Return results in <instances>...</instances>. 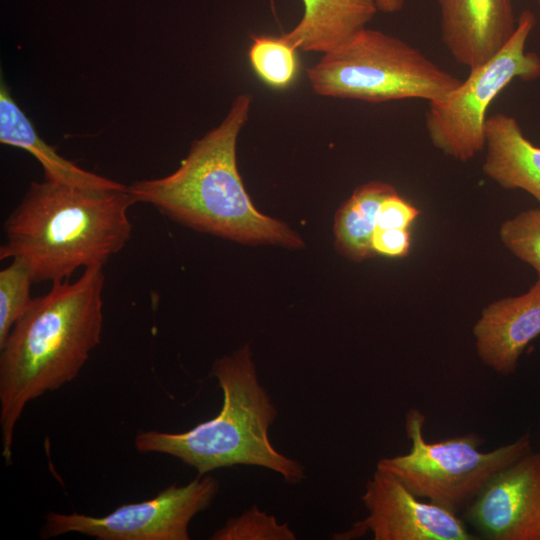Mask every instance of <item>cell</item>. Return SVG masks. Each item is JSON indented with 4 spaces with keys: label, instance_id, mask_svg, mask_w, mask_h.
<instances>
[{
    "label": "cell",
    "instance_id": "obj_19",
    "mask_svg": "<svg viewBox=\"0 0 540 540\" xmlns=\"http://www.w3.org/2000/svg\"><path fill=\"white\" fill-rule=\"evenodd\" d=\"M210 539L213 540H294L296 535L287 523L254 505L237 517L230 518Z\"/></svg>",
    "mask_w": 540,
    "mask_h": 540
},
{
    "label": "cell",
    "instance_id": "obj_12",
    "mask_svg": "<svg viewBox=\"0 0 540 540\" xmlns=\"http://www.w3.org/2000/svg\"><path fill=\"white\" fill-rule=\"evenodd\" d=\"M473 335L483 364L502 376L513 374L526 347L540 335V278L526 293L486 306Z\"/></svg>",
    "mask_w": 540,
    "mask_h": 540
},
{
    "label": "cell",
    "instance_id": "obj_5",
    "mask_svg": "<svg viewBox=\"0 0 540 540\" xmlns=\"http://www.w3.org/2000/svg\"><path fill=\"white\" fill-rule=\"evenodd\" d=\"M307 77L318 95L369 103L431 102L461 82L404 40L368 27L323 54Z\"/></svg>",
    "mask_w": 540,
    "mask_h": 540
},
{
    "label": "cell",
    "instance_id": "obj_4",
    "mask_svg": "<svg viewBox=\"0 0 540 540\" xmlns=\"http://www.w3.org/2000/svg\"><path fill=\"white\" fill-rule=\"evenodd\" d=\"M223 391L220 412L184 432H140L135 447L141 453H162L195 468L198 476L234 465L259 466L280 474L288 483L305 478L298 461L272 445L269 428L277 410L260 384L248 345L217 359L211 369Z\"/></svg>",
    "mask_w": 540,
    "mask_h": 540
},
{
    "label": "cell",
    "instance_id": "obj_11",
    "mask_svg": "<svg viewBox=\"0 0 540 540\" xmlns=\"http://www.w3.org/2000/svg\"><path fill=\"white\" fill-rule=\"evenodd\" d=\"M441 40L454 61L473 69L495 56L513 35L512 0H437Z\"/></svg>",
    "mask_w": 540,
    "mask_h": 540
},
{
    "label": "cell",
    "instance_id": "obj_17",
    "mask_svg": "<svg viewBox=\"0 0 540 540\" xmlns=\"http://www.w3.org/2000/svg\"><path fill=\"white\" fill-rule=\"evenodd\" d=\"M298 49L282 34L254 35L248 50L250 65L257 77L274 89L291 86L299 72Z\"/></svg>",
    "mask_w": 540,
    "mask_h": 540
},
{
    "label": "cell",
    "instance_id": "obj_6",
    "mask_svg": "<svg viewBox=\"0 0 540 540\" xmlns=\"http://www.w3.org/2000/svg\"><path fill=\"white\" fill-rule=\"evenodd\" d=\"M424 414L410 409L405 416L408 453L385 457L377 469L398 478L415 496L452 513L465 509L500 470L532 451L529 434L488 452L478 447L475 433L427 442Z\"/></svg>",
    "mask_w": 540,
    "mask_h": 540
},
{
    "label": "cell",
    "instance_id": "obj_14",
    "mask_svg": "<svg viewBox=\"0 0 540 540\" xmlns=\"http://www.w3.org/2000/svg\"><path fill=\"white\" fill-rule=\"evenodd\" d=\"M0 142L31 153L42 165L45 180L96 192L128 189V186L86 171L60 156L38 135L3 81L0 86Z\"/></svg>",
    "mask_w": 540,
    "mask_h": 540
},
{
    "label": "cell",
    "instance_id": "obj_7",
    "mask_svg": "<svg viewBox=\"0 0 540 540\" xmlns=\"http://www.w3.org/2000/svg\"><path fill=\"white\" fill-rule=\"evenodd\" d=\"M536 24L530 10H523L505 46L445 97L428 102L425 128L432 145L443 154L467 162L485 149L488 110L497 96L516 78L540 77V57L526 51Z\"/></svg>",
    "mask_w": 540,
    "mask_h": 540
},
{
    "label": "cell",
    "instance_id": "obj_20",
    "mask_svg": "<svg viewBox=\"0 0 540 540\" xmlns=\"http://www.w3.org/2000/svg\"><path fill=\"white\" fill-rule=\"evenodd\" d=\"M499 235L504 246L529 264L540 278V207L522 211L504 221Z\"/></svg>",
    "mask_w": 540,
    "mask_h": 540
},
{
    "label": "cell",
    "instance_id": "obj_18",
    "mask_svg": "<svg viewBox=\"0 0 540 540\" xmlns=\"http://www.w3.org/2000/svg\"><path fill=\"white\" fill-rule=\"evenodd\" d=\"M34 283L28 268L19 260L0 271V346L5 342L12 327L25 313L33 298L30 295Z\"/></svg>",
    "mask_w": 540,
    "mask_h": 540
},
{
    "label": "cell",
    "instance_id": "obj_15",
    "mask_svg": "<svg viewBox=\"0 0 540 540\" xmlns=\"http://www.w3.org/2000/svg\"><path fill=\"white\" fill-rule=\"evenodd\" d=\"M304 13L285 36L304 52L328 53L353 38L378 12L375 0H302Z\"/></svg>",
    "mask_w": 540,
    "mask_h": 540
},
{
    "label": "cell",
    "instance_id": "obj_8",
    "mask_svg": "<svg viewBox=\"0 0 540 540\" xmlns=\"http://www.w3.org/2000/svg\"><path fill=\"white\" fill-rule=\"evenodd\" d=\"M219 486L216 478L206 474L184 486L173 484L149 500L121 505L102 517L49 512L42 537L76 532L100 540H188L191 520L211 506Z\"/></svg>",
    "mask_w": 540,
    "mask_h": 540
},
{
    "label": "cell",
    "instance_id": "obj_1",
    "mask_svg": "<svg viewBox=\"0 0 540 540\" xmlns=\"http://www.w3.org/2000/svg\"><path fill=\"white\" fill-rule=\"evenodd\" d=\"M103 266L84 269L74 282H54L33 298L0 346L2 455L12 461L14 429L25 406L77 377L103 327Z\"/></svg>",
    "mask_w": 540,
    "mask_h": 540
},
{
    "label": "cell",
    "instance_id": "obj_16",
    "mask_svg": "<svg viewBox=\"0 0 540 540\" xmlns=\"http://www.w3.org/2000/svg\"><path fill=\"white\" fill-rule=\"evenodd\" d=\"M397 193L385 182L370 181L359 186L335 216L336 247L348 258L362 261L375 255L372 237L382 202Z\"/></svg>",
    "mask_w": 540,
    "mask_h": 540
},
{
    "label": "cell",
    "instance_id": "obj_13",
    "mask_svg": "<svg viewBox=\"0 0 540 540\" xmlns=\"http://www.w3.org/2000/svg\"><path fill=\"white\" fill-rule=\"evenodd\" d=\"M483 172L504 189L526 191L540 203V147L525 137L515 117L488 116Z\"/></svg>",
    "mask_w": 540,
    "mask_h": 540
},
{
    "label": "cell",
    "instance_id": "obj_10",
    "mask_svg": "<svg viewBox=\"0 0 540 540\" xmlns=\"http://www.w3.org/2000/svg\"><path fill=\"white\" fill-rule=\"evenodd\" d=\"M465 519L489 540H540V452L495 474L465 508Z\"/></svg>",
    "mask_w": 540,
    "mask_h": 540
},
{
    "label": "cell",
    "instance_id": "obj_9",
    "mask_svg": "<svg viewBox=\"0 0 540 540\" xmlns=\"http://www.w3.org/2000/svg\"><path fill=\"white\" fill-rule=\"evenodd\" d=\"M361 500L366 518L334 536L354 539L367 532L375 540H473L464 522L432 502H423L394 475L376 469Z\"/></svg>",
    "mask_w": 540,
    "mask_h": 540
},
{
    "label": "cell",
    "instance_id": "obj_21",
    "mask_svg": "<svg viewBox=\"0 0 540 540\" xmlns=\"http://www.w3.org/2000/svg\"><path fill=\"white\" fill-rule=\"evenodd\" d=\"M418 215L419 210L416 207L395 193L382 202L377 217V228L408 229Z\"/></svg>",
    "mask_w": 540,
    "mask_h": 540
},
{
    "label": "cell",
    "instance_id": "obj_23",
    "mask_svg": "<svg viewBox=\"0 0 540 540\" xmlns=\"http://www.w3.org/2000/svg\"><path fill=\"white\" fill-rule=\"evenodd\" d=\"M378 11L384 13L400 12L404 6V0H375Z\"/></svg>",
    "mask_w": 540,
    "mask_h": 540
},
{
    "label": "cell",
    "instance_id": "obj_3",
    "mask_svg": "<svg viewBox=\"0 0 540 540\" xmlns=\"http://www.w3.org/2000/svg\"><path fill=\"white\" fill-rule=\"evenodd\" d=\"M128 192L32 182L3 224L0 259H17L35 282H60L80 267L104 266L131 238Z\"/></svg>",
    "mask_w": 540,
    "mask_h": 540
},
{
    "label": "cell",
    "instance_id": "obj_24",
    "mask_svg": "<svg viewBox=\"0 0 540 540\" xmlns=\"http://www.w3.org/2000/svg\"><path fill=\"white\" fill-rule=\"evenodd\" d=\"M540 2V0H538Z\"/></svg>",
    "mask_w": 540,
    "mask_h": 540
},
{
    "label": "cell",
    "instance_id": "obj_2",
    "mask_svg": "<svg viewBox=\"0 0 540 540\" xmlns=\"http://www.w3.org/2000/svg\"><path fill=\"white\" fill-rule=\"evenodd\" d=\"M239 95L224 120L195 141L176 171L128 186L134 200L150 204L170 219L195 230L242 243L297 248L301 238L286 224L260 213L243 185L236 162L238 135L251 107Z\"/></svg>",
    "mask_w": 540,
    "mask_h": 540
},
{
    "label": "cell",
    "instance_id": "obj_22",
    "mask_svg": "<svg viewBox=\"0 0 540 540\" xmlns=\"http://www.w3.org/2000/svg\"><path fill=\"white\" fill-rule=\"evenodd\" d=\"M372 249L375 254L404 257L410 249V233L408 229L376 228L372 237Z\"/></svg>",
    "mask_w": 540,
    "mask_h": 540
}]
</instances>
